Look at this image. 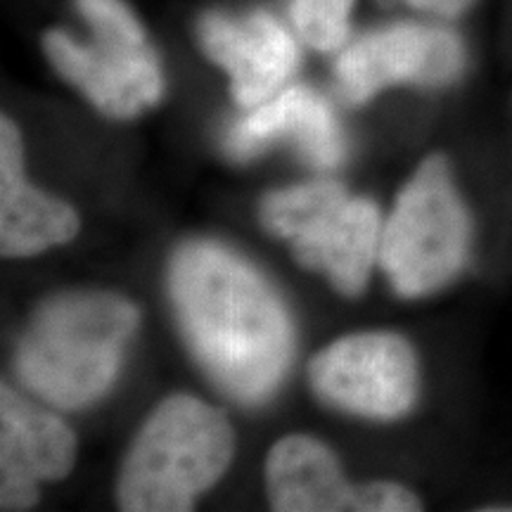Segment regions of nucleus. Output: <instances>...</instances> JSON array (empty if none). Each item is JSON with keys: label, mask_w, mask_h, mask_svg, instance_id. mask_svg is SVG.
Masks as SVG:
<instances>
[{"label": "nucleus", "mask_w": 512, "mask_h": 512, "mask_svg": "<svg viewBox=\"0 0 512 512\" xmlns=\"http://www.w3.org/2000/svg\"><path fill=\"white\" fill-rule=\"evenodd\" d=\"M169 294L192 356L242 406L278 392L294 354V320L283 294L223 242L190 240L169 264Z\"/></svg>", "instance_id": "obj_1"}, {"label": "nucleus", "mask_w": 512, "mask_h": 512, "mask_svg": "<svg viewBox=\"0 0 512 512\" xmlns=\"http://www.w3.org/2000/svg\"><path fill=\"white\" fill-rule=\"evenodd\" d=\"M140 311L112 292H72L38 309L17 344L19 382L62 411L98 403L119 380Z\"/></svg>", "instance_id": "obj_2"}, {"label": "nucleus", "mask_w": 512, "mask_h": 512, "mask_svg": "<svg viewBox=\"0 0 512 512\" xmlns=\"http://www.w3.org/2000/svg\"><path fill=\"white\" fill-rule=\"evenodd\" d=\"M235 432L226 413L190 394H174L147 415L117 479L128 512H185L233 463Z\"/></svg>", "instance_id": "obj_3"}, {"label": "nucleus", "mask_w": 512, "mask_h": 512, "mask_svg": "<svg viewBox=\"0 0 512 512\" xmlns=\"http://www.w3.org/2000/svg\"><path fill=\"white\" fill-rule=\"evenodd\" d=\"M475 221L446 157L422 159L382 226L384 278L403 299L432 297L465 273Z\"/></svg>", "instance_id": "obj_4"}, {"label": "nucleus", "mask_w": 512, "mask_h": 512, "mask_svg": "<svg viewBox=\"0 0 512 512\" xmlns=\"http://www.w3.org/2000/svg\"><path fill=\"white\" fill-rule=\"evenodd\" d=\"M259 219L268 233L290 242L309 271L323 273L337 292L358 297L380 261L382 216L368 197L349 195L335 181H309L268 192Z\"/></svg>", "instance_id": "obj_5"}, {"label": "nucleus", "mask_w": 512, "mask_h": 512, "mask_svg": "<svg viewBox=\"0 0 512 512\" xmlns=\"http://www.w3.org/2000/svg\"><path fill=\"white\" fill-rule=\"evenodd\" d=\"M467 46L446 22L399 19L361 34L337 53L342 98L363 105L387 88H446L465 74Z\"/></svg>", "instance_id": "obj_6"}, {"label": "nucleus", "mask_w": 512, "mask_h": 512, "mask_svg": "<svg viewBox=\"0 0 512 512\" xmlns=\"http://www.w3.org/2000/svg\"><path fill=\"white\" fill-rule=\"evenodd\" d=\"M309 382L337 411L394 422L406 418L418 403L420 361L413 344L399 332H354L311 358Z\"/></svg>", "instance_id": "obj_7"}, {"label": "nucleus", "mask_w": 512, "mask_h": 512, "mask_svg": "<svg viewBox=\"0 0 512 512\" xmlns=\"http://www.w3.org/2000/svg\"><path fill=\"white\" fill-rule=\"evenodd\" d=\"M50 67L110 119H133L164 98V67L150 38L91 34L81 41L67 29L43 34Z\"/></svg>", "instance_id": "obj_8"}, {"label": "nucleus", "mask_w": 512, "mask_h": 512, "mask_svg": "<svg viewBox=\"0 0 512 512\" xmlns=\"http://www.w3.org/2000/svg\"><path fill=\"white\" fill-rule=\"evenodd\" d=\"M195 31L204 57L226 72L233 100L245 110L290 86L302 64L299 36L266 10L242 15L209 10L197 19Z\"/></svg>", "instance_id": "obj_9"}, {"label": "nucleus", "mask_w": 512, "mask_h": 512, "mask_svg": "<svg viewBox=\"0 0 512 512\" xmlns=\"http://www.w3.org/2000/svg\"><path fill=\"white\" fill-rule=\"evenodd\" d=\"M76 463V437L60 415L3 384L0 389V508L29 510L38 486L60 482Z\"/></svg>", "instance_id": "obj_10"}, {"label": "nucleus", "mask_w": 512, "mask_h": 512, "mask_svg": "<svg viewBox=\"0 0 512 512\" xmlns=\"http://www.w3.org/2000/svg\"><path fill=\"white\" fill-rule=\"evenodd\" d=\"M280 140H287L306 164L320 171L337 169L347 157V136L337 110L323 93L304 83H290L235 119L223 147L235 162H247Z\"/></svg>", "instance_id": "obj_11"}, {"label": "nucleus", "mask_w": 512, "mask_h": 512, "mask_svg": "<svg viewBox=\"0 0 512 512\" xmlns=\"http://www.w3.org/2000/svg\"><path fill=\"white\" fill-rule=\"evenodd\" d=\"M81 219L60 197L24 176V145L15 121H0V249L8 259L36 256L76 238Z\"/></svg>", "instance_id": "obj_12"}, {"label": "nucleus", "mask_w": 512, "mask_h": 512, "mask_svg": "<svg viewBox=\"0 0 512 512\" xmlns=\"http://www.w3.org/2000/svg\"><path fill=\"white\" fill-rule=\"evenodd\" d=\"M266 491L278 512H339L354 510L356 486L328 444L290 434L268 451Z\"/></svg>", "instance_id": "obj_13"}, {"label": "nucleus", "mask_w": 512, "mask_h": 512, "mask_svg": "<svg viewBox=\"0 0 512 512\" xmlns=\"http://www.w3.org/2000/svg\"><path fill=\"white\" fill-rule=\"evenodd\" d=\"M356 0H290V27L302 46L316 53H339L351 41Z\"/></svg>", "instance_id": "obj_14"}, {"label": "nucleus", "mask_w": 512, "mask_h": 512, "mask_svg": "<svg viewBox=\"0 0 512 512\" xmlns=\"http://www.w3.org/2000/svg\"><path fill=\"white\" fill-rule=\"evenodd\" d=\"M422 498L411 486L389 479H377L356 486L354 510L356 512H415L422 510Z\"/></svg>", "instance_id": "obj_15"}, {"label": "nucleus", "mask_w": 512, "mask_h": 512, "mask_svg": "<svg viewBox=\"0 0 512 512\" xmlns=\"http://www.w3.org/2000/svg\"><path fill=\"white\" fill-rule=\"evenodd\" d=\"M403 3L425 17L439 19V22H451V19L463 17L477 0H403Z\"/></svg>", "instance_id": "obj_16"}]
</instances>
